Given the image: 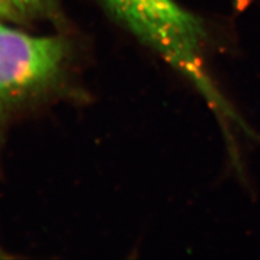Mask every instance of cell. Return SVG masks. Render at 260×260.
Returning <instances> with one entry per match:
<instances>
[{
	"label": "cell",
	"instance_id": "6da1fadb",
	"mask_svg": "<svg viewBox=\"0 0 260 260\" xmlns=\"http://www.w3.org/2000/svg\"><path fill=\"white\" fill-rule=\"evenodd\" d=\"M136 38L153 48L200 90L214 111L237 117L211 82L204 65L206 29L203 19L176 0H104Z\"/></svg>",
	"mask_w": 260,
	"mask_h": 260
},
{
	"label": "cell",
	"instance_id": "277c9868",
	"mask_svg": "<svg viewBox=\"0 0 260 260\" xmlns=\"http://www.w3.org/2000/svg\"><path fill=\"white\" fill-rule=\"evenodd\" d=\"M4 17H12V14L4 0H0V18Z\"/></svg>",
	"mask_w": 260,
	"mask_h": 260
},
{
	"label": "cell",
	"instance_id": "3957f363",
	"mask_svg": "<svg viewBox=\"0 0 260 260\" xmlns=\"http://www.w3.org/2000/svg\"><path fill=\"white\" fill-rule=\"evenodd\" d=\"M12 17H34L46 12L53 0H4Z\"/></svg>",
	"mask_w": 260,
	"mask_h": 260
},
{
	"label": "cell",
	"instance_id": "7a4b0ae2",
	"mask_svg": "<svg viewBox=\"0 0 260 260\" xmlns=\"http://www.w3.org/2000/svg\"><path fill=\"white\" fill-rule=\"evenodd\" d=\"M67 58L61 39L28 34L0 22V115L51 87Z\"/></svg>",
	"mask_w": 260,
	"mask_h": 260
}]
</instances>
